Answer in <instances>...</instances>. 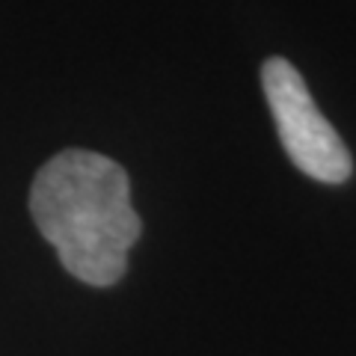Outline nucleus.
<instances>
[{
  "mask_svg": "<svg viewBox=\"0 0 356 356\" xmlns=\"http://www.w3.org/2000/svg\"><path fill=\"white\" fill-rule=\"evenodd\" d=\"M30 214L65 270L98 288L122 280L143 232L125 170L83 149L54 154L36 172Z\"/></svg>",
  "mask_w": 356,
  "mask_h": 356,
  "instance_id": "obj_1",
  "label": "nucleus"
},
{
  "mask_svg": "<svg viewBox=\"0 0 356 356\" xmlns=\"http://www.w3.org/2000/svg\"><path fill=\"white\" fill-rule=\"evenodd\" d=\"M261 86L280 131L282 149L300 172L315 181L341 184L353 172L350 152L312 102L306 81L288 60L270 57L261 65Z\"/></svg>",
  "mask_w": 356,
  "mask_h": 356,
  "instance_id": "obj_2",
  "label": "nucleus"
}]
</instances>
